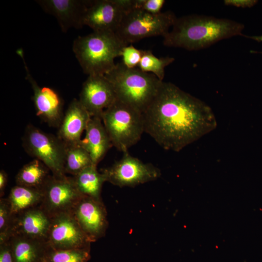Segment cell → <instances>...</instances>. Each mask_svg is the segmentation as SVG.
Masks as SVG:
<instances>
[{
    "instance_id": "cell-18",
    "label": "cell",
    "mask_w": 262,
    "mask_h": 262,
    "mask_svg": "<svg viewBox=\"0 0 262 262\" xmlns=\"http://www.w3.org/2000/svg\"><path fill=\"white\" fill-rule=\"evenodd\" d=\"M85 131L80 145L89 153L93 164L97 166L113 145L100 117H91Z\"/></svg>"
},
{
    "instance_id": "cell-11",
    "label": "cell",
    "mask_w": 262,
    "mask_h": 262,
    "mask_svg": "<svg viewBox=\"0 0 262 262\" xmlns=\"http://www.w3.org/2000/svg\"><path fill=\"white\" fill-rule=\"evenodd\" d=\"M70 213L92 243L105 235L108 223L101 199L82 196Z\"/></svg>"
},
{
    "instance_id": "cell-7",
    "label": "cell",
    "mask_w": 262,
    "mask_h": 262,
    "mask_svg": "<svg viewBox=\"0 0 262 262\" xmlns=\"http://www.w3.org/2000/svg\"><path fill=\"white\" fill-rule=\"evenodd\" d=\"M22 146L30 156L42 162L56 178L66 177V146L57 136L28 125L22 139Z\"/></svg>"
},
{
    "instance_id": "cell-5",
    "label": "cell",
    "mask_w": 262,
    "mask_h": 262,
    "mask_svg": "<svg viewBox=\"0 0 262 262\" xmlns=\"http://www.w3.org/2000/svg\"><path fill=\"white\" fill-rule=\"evenodd\" d=\"M101 119L113 146L123 153L145 132L143 114L117 99L104 111Z\"/></svg>"
},
{
    "instance_id": "cell-16",
    "label": "cell",
    "mask_w": 262,
    "mask_h": 262,
    "mask_svg": "<svg viewBox=\"0 0 262 262\" xmlns=\"http://www.w3.org/2000/svg\"><path fill=\"white\" fill-rule=\"evenodd\" d=\"M50 223L51 217L39 206L32 208L14 215L12 235L47 242Z\"/></svg>"
},
{
    "instance_id": "cell-10",
    "label": "cell",
    "mask_w": 262,
    "mask_h": 262,
    "mask_svg": "<svg viewBox=\"0 0 262 262\" xmlns=\"http://www.w3.org/2000/svg\"><path fill=\"white\" fill-rule=\"evenodd\" d=\"M133 0H89L83 25L93 31L115 33L125 13L133 8Z\"/></svg>"
},
{
    "instance_id": "cell-32",
    "label": "cell",
    "mask_w": 262,
    "mask_h": 262,
    "mask_svg": "<svg viewBox=\"0 0 262 262\" xmlns=\"http://www.w3.org/2000/svg\"><path fill=\"white\" fill-rule=\"evenodd\" d=\"M43 262H45V260H44V261Z\"/></svg>"
},
{
    "instance_id": "cell-4",
    "label": "cell",
    "mask_w": 262,
    "mask_h": 262,
    "mask_svg": "<svg viewBox=\"0 0 262 262\" xmlns=\"http://www.w3.org/2000/svg\"><path fill=\"white\" fill-rule=\"evenodd\" d=\"M112 84L117 99L144 113L151 103L163 81L138 68H130L122 63L105 75Z\"/></svg>"
},
{
    "instance_id": "cell-33",
    "label": "cell",
    "mask_w": 262,
    "mask_h": 262,
    "mask_svg": "<svg viewBox=\"0 0 262 262\" xmlns=\"http://www.w3.org/2000/svg\"></svg>"
},
{
    "instance_id": "cell-14",
    "label": "cell",
    "mask_w": 262,
    "mask_h": 262,
    "mask_svg": "<svg viewBox=\"0 0 262 262\" xmlns=\"http://www.w3.org/2000/svg\"><path fill=\"white\" fill-rule=\"evenodd\" d=\"M116 99L114 87L105 75L88 76L79 99L91 117L100 118L104 111Z\"/></svg>"
},
{
    "instance_id": "cell-17",
    "label": "cell",
    "mask_w": 262,
    "mask_h": 262,
    "mask_svg": "<svg viewBox=\"0 0 262 262\" xmlns=\"http://www.w3.org/2000/svg\"><path fill=\"white\" fill-rule=\"evenodd\" d=\"M91 118L79 100L73 99L58 128L57 136L66 146L80 145L82 132Z\"/></svg>"
},
{
    "instance_id": "cell-22",
    "label": "cell",
    "mask_w": 262,
    "mask_h": 262,
    "mask_svg": "<svg viewBox=\"0 0 262 262\" xmlns=\"http://www.w3.org/2000/svg\"><path fill=\"white\" fill-rule=\"evenodd\" d=\"M75 185L83 196L101 199L102 185L106 181L103 175L99 173L97 166L93 164L85 168L77 175L73 176Z\"/></svg>"
},
{
    "instance_id": "cell-28",
    "label": "cell",
    "mask_w": 262,
    "mask_h": 262,
    "mask_svg": "<svg viewBox=\"0 0 262 262\" xmlns=\"http://www.w3.org/2000/svg\"><path fill=\"white\" fill-rule=\"evenodd\" d=\"M164 0H133V8L139 9L152 14L160 13Z\"/></svg>"
},
{
    "instance_id": "cell-23",
    "label": "cell",
    "mask_w": 262,
    "mask_h": 262,
    "mask_svg": "<svg viewBox=\"0 0 262 262\" xmlns=\"http://www.w3.org/2000/svg\"><path fill=\"white\" fill-rule=\"evenodd\" d=\"M92 164L90 155L80 145L66 146V173L74 176Z\"/></svg>"
},
{
    "instance_id": "cell-21",
    "label": "cell",
    "mask_w": 262,
    "mask_h": 262,
    "mask_svg": "<svg viewBox=\"0 0 262 262\" xmlns=\"http://www.w3.org/2000/svg\"><path fill=\"white\" fill-rule=\"evenodd\" d=\"M43 197L41 190L16 185L11 189L7 199L15 215L39 206Z\"/></svg>"
},
{
    "instance_id": "cell-27",
    "label": "cell",
    "mask_w": 262,
    "mask_h": 262,
    "mask_svg": "<svg viewBox=\"0 0 262 262\" xmlns=\"http://www.w3.org/2000/svg\"><path fill=\"white\" fill-rule=\"evenodd\" d=\"M143 50L136 49L132 45H127L122 49L121 56L122 63L130 68L138 66L142 57Z\"/></svg>"
},
{
    "instance_id": "cell-25",
    "label": "cell",
    "mask_w": 262,
    "mask_h": 262,
    "mask_svg": "<svg viewBox=\"0 0 262 262\" xmlns=\"http://www.w3.org/2000/svg\"><path fill=\"white\" fill-rule=\"evenodd\" d=\"M175 59L171 57L158 58L149 50L143 51L142 57L138 66L143 72H151L160 81H163L164 77V68L172 63Z\"/></svg>"
},
{
    "instance_id": "cell-9",
    "label": "cell",
    "mask_w": 262,
    "mask_h": 262,
    "mask_svg": "<svg viewBox=\"0 0 262 262\" xmlns=\"http://www.w3.org/2000/svg\"><path fill=\"white\" fill-rule=\"evenodd\" d=\"M42 190L43 197L39 206L50 217L70 212L83 196L73 177L59 178L50 175Z\"/></svg>"
},
{
    "instance_id": "cell-1",
    "label": "cell",
    "mask_w": 262,
    "mask_h": 262,
    "mask_svg": "<svg viewBox=\"0 0 262 262\" xmlns=\"http://www.w3.org/2000/svg\"><path fill=\"white\" fill-rule=\"evenodd\" d=\"M143 116L145 132L164 149L176 152L217 127L209 105L173 83L163 81Z\"/></svg>"
},
{
    "instance_id": "cell-24",
    "label": "cell",
    "mask_w": 262,
    "mask_h": 262,
    "mask_svg": "<svg viewBox=\"0 0 262 262\" xmlns=\"http://www.w3.org/2000/svg\"><path fill=\"white\" fill-rule=\"evenodd\" d=\"M90 257V247L54 249L49 246L44 260L46 262H88Z\"/></svg>"
},
{
    "instance_id": "cell-3",
    "label": "cell",
    "mask_w": 262,
    "mask_h": 262,
    "mask_svg": "<svg viewBox=\"0 0 262 262\" xmlns=\"http://www.w3.org/2000/svg\"><path fill=\"white\" fill-rule=\"evenodd\" d=\"M126 46L114 32L93 31L76 38L72 49L84 73L105 75L115 67V58Z\"/></svg>"
},
{
    "instance_id": "cell-26",
    "label": "cell",
    "mask_w": 262,
    "mask_h": 262,
    "mask_svg": "<svg viewBox=\"0 0 262 262\" xmlns=\"http://www.w3.org/2000/svg\"><path fill=\"white\" fill-rule=\"evenodd\" d=\"M14 219L10 203L7 199H0V244L8 241L12 235Z\"/></svg>"
},
{
    "instance_id": "cell-20",
    "label": "cell",
    "mask_w": 262,
    "mask_h": 262,
    "mask_svg": "<svg viewBox=\"0 0 262 262\" xmlns=\"http://www.w3.org/2000/svg\"><path fill=\"white\" fill-rule=\"evenodd\" d=\"M49 171L42 162L34 159L19 170L16 176V185L42 190L50 176Z\"/></svg>"
},
{
    "instance_id": "cell-15",
    "label": "cell",
    "mask_w": 262,
    "mask_h": 262,
    "mask_svg": "<svg viewBox=\"0 0 262 262\" xmlns=\"http://www.w3.org/2000/svg\"><path fill=\"white\" fill-rule=\"evenodd\" d=\"M36 3L47 13L54 16L63 33L70 28L80 29L89 0H37Z\"/></svg>"
},
{
    "instance_id": "cell-19",
    "label": "cell",
    "mask_w": 262,
    "mask_h": 262,
    "mask_svg": "<svg viewBox=\"0 0 262 262\" xmlns=\"http://www.w3.org/2000/svg\"><path fill=\"white\" fill-rule=\"evenodd\" d=\"M14 262H43L49 248L47 242L18 235L8 240Z\"/></svg>"
},
{
    "instance_id": "cell-13",
    "label": "cell",
    "mask_w": 262,
    "mask_h": 262,
    "mask_svg": "<svg viewBox=\"0 0 262 262\" xmlns=\"http://www.w3.org/2000/svg\"><path fill=\"white\" fill-rule=\"evenodd\" d=\"M22 58L26 72V79L33 90V99L36 115L49 126L59 128L63 120V102L58 94L48 87H40L32 77L25 62L22 49L17 50Z\"/></svg>"
},
{
    "instance_id": "cell-31",
    "label": "cell",
    "mask_w": 262,
    "mask_h": 262,
    "mask_svg": "<svg viewBox=\"0 0 262 262\" xmlns=\"http://www.w3.org/2000/svg\"><path fill=\"white\" fill-rule=\"evenodd\" d=\"M8 181V176L3 170L0 171V198L3 196L5 189Z\"/></svg>"
},
{
    "instance_id": "cell-6",
    "label": "cell",
    "mask_w": 262,
    "mask_h": 262,
    "mask_svg": "<svg viewBox=\"0 0 262 262\" xmlns=\"http://www.w3.org/2000/svg\"><path fill=\"white\" fill-rule=\"evenodd\" d=\"M176 18L171 11L152 14L132 8L125 13L115 33L127 45L145 38L158 35L164 37L169 32Z\"/></svg>"
},
{
    "instance_id": "cell-30",
    "label": "cell",
    "mask_w": 262,
    "mask_h": 262,
    "mask_svg": "<svg viewBox=\"0 0 262 262\" xmlns=\"http://www.w3.org/2000/svg\"><path fill=\"white\" fill-rule=\"evenodd\" d=\"M258 2L257 0H225L224 4L228 6H233L241 8H250Z\"/></svg>"
},
{
    "instance_id": "cell-12",
    "label": "cell",
    "mask_w": 262,
    "mask_h": 262,
    "mask_svg": "<svg viewBox=\"0 0 262 262\" xmlns=\"http://www.w3.org/2000/svg\"><path fill=\"white\" fill-rule=\"evenodd\" d=\"M91 241L69 213L51 217L47 243L54 249H79L90 247Z\"/></svg>"
},
{
    "instance_id": "cell-29",
    "label": "cell",
    "mask_w": 262,
    "mask_h": 262,
    "mask_svg": "<svg viewBox=\"0 0 262 262\" xmlns=\"http://www.w3.org/2000/svg\"><path fill=\"white\" fill-rule=\"evenodd\" d=\"M0 262H14L12 251L8 241L0 244Z\"/></svg>"
},
{
    "instance_id": "cell-8",
    "label": "cell",
    "mask_w": 262,
    "mask_h": 262,
    "mask_svg": "<svg viewBox=\"0 0 262 262\" xmlns=\"http://www.w3.org/2000/svg\"><path fill=\"white\" fill-rule=\"evenodd\" d=\"M101 173L106 181L119 187H134L157 179L160 170L151 164H145L123 152L121 159L111 166L103 169Z\"/></svg>"
},
{
    "instance_id": "cell-2",
    "label": "cell",
    "mask_w": 262,
    "mask_h": 262,
    "mask_svg": "<svg viewBox=\"0 0 262 262\" xmlns=\"http://www.w3.org/2000/svg\"><path fill=\"white\" fill-rule=\"evenodd\" d=\"M244 28V24L231 19L190 15L177 17L171 30L163 37V43L169 47L197 50L237 35L262 41V36L243 35Z\"/></svg>"
}]
</instances>
